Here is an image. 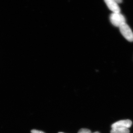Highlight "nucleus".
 Here are the masks:
<instances>
[{
	"label": "nucleus",
	"mask_w": 133,
	"mask_h": 133,
	"mask_svg": "<svg viewBox=\"0 0 133 133\" xmlns=\"http://www.w3.org/2000/svg\"><path fill=\"white\" fill-rule=\"evenodd\" d=\"M110 21L114 26L119 28L122 24L126 23L125 17L120 13H112L110 15Z\"/></svg>",
	"instance_id": "obj_1"
},
{
	"label": "nucleus",
	"mask_w": 133,
	"mask_h": 133,
	"mask_svg": "<svg viewBox=\"0 0 133 133\" xmlns=\"http://www.w3.org/2000/svg\"><path fill=\"white\" fill-rule=\"evenodd\" d=\"M122 35L129 42H133V32L127 24L125 23L119 27Z\"/></svg>",
	"instance_id": "obj_2"
},
{
	"label": "nucleus",
	"mask_w": 133,
	"mask_h": 133,
	"mask_svg": "<svg viewBox=\"0 0 133 133\" xmlns=\"http://www.w3.org/2000/svg\"><path fill=\"white\" fill-rule=\"evenodd\" d=\"M109 10L113 13H120V8L118 3L115 0H104Z\"/></svg>",
	"instance_id": "obj_3"
},
{
	"label": "nucleus",
	"mask_w": 133,
	"mask_h": 133,
	"mask_svg": "<svg viewBox=\"0 0 133 133\" xmlns=\"http://www.w3.org/2000/svg\"><path fill=\"white\" fill-rule=\"evenodd\" d=\"M132 122L130 120H123L115 122L112 125V128H128L132 126Z\"/></svg>",
	"instance_id": "obj_4"
},
{
	"label": "nucleus",
	"mask_w": 133,
	"mask_h": 133,
	"mask_svg": "<svg viewBox=\"0 0 133 133\" xmlns=\"http://www.w3.org/2000/svg\"><path fill=\"white\" fill-rule=\"evenodd\" d=\"M128 128H112L111 133H129Z\"/></svg>",
	"instance_id": "obj_5"
},
{
	"label": "nucleus",
	"mask_w": 133,
	"mask_h": 133,
	"mask_svg": "<svg viewBox=\"0 0 133 133\" xmlns=\"http://www.w3.org/2000/svg\"><path fill=\"white\" fill-rule=\"evenodd\" d=\"M78 133H91V132L87 129L82 128L79 130Z\"/></svg>",
	"instance_id": "obj_6"
},
{
	"label": "nucleus",
	"mask_w": 133,
	"mask_h": 133,
	"mask_svg": "<svg viewBox=\"0 0 133 133\" xmlns=\"http://www.w3.org/2000/svg\"><path fill=\"white\" fill-rule=\"evenodd\" d=\"M31 133H45L43 131H38V130H36V129H33L31 130Z\"/></svg>",
	"instance_id": "obj_7"
},
{
	"label": "nucleus",
	"mask_w": 133,
	"mask_h": 133,
	"mask_svg": "<svg viewBox=\"0 0 133 133\" xmlns=\"http://www.w3.org/2000/svg\"><path fill=\"white\" fill-rule=\"evenodd\" d=\"M118 3H121L122 2V0H115Z\"/></svg>",
	"instance_id": "obj_8"
},
{
	"label": "nucleus",
	"mask_w": 133,
	"mask_h": 133,
	"mask_svg": "<svg viewBox=\"0 0 133 133\" xmlns=\"http://www.w3.org/2000/svg\"><path fill=\"white\" fill-rule=\"evenodd\" d=\"M93 133H100L99 132H95Z\"/></svg>",
	"instance_id": "obj_9"
},
{
	"label": "nucleus",
	"mask_w": 133,
	"mask_h": 133,
	"mask_svg": "<svg viewBox=\"0 0 133 133\" xmlns=\"http://www.w3.org/2000/svg\"><path fill=\"white\" fill-rule=\"evenodd\" d=\"M63 133V132H59V133Z\"/></svg>",
	"instance_id": "obj_10"
}]
</instances>
